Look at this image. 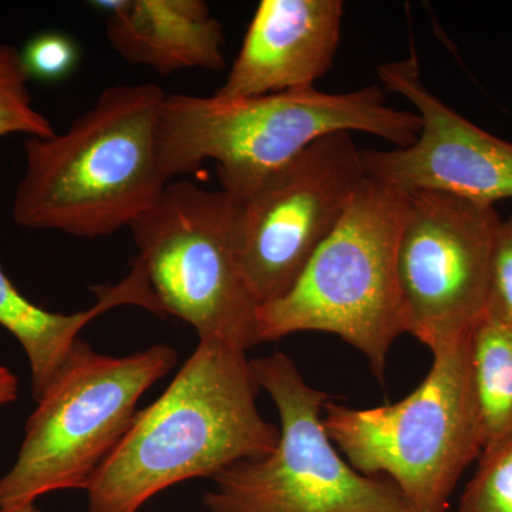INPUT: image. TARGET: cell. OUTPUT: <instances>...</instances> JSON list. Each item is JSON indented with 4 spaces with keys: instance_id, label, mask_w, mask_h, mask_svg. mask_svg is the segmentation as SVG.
<instances>
[{
    "instance_id": "6da1fadb",
    "label": "cell",
    "mask_w": 512,
    "mask_h": 512,
    "mask_svg": "<svg viewBox=\"0 0 512 512\" xmlns=\"http://www.w3.org/2000/svg\"><path fill=\"white\" fill-rule=\"evenodd\" d=\"M247 352L200 340L170 386L137 410L119 446L87 485V512H138L191 478H214L275 450L279 429L256 407Z\"/></svg>"
},
{
    "instance_id": "7a4b0ae2",
    "label": "cell",
    "mask_w": 512,
    "mask_h": 512,
    "mask_svg": "<svg viewBox=\"0 0 512 512\" xmlns=\"http://www.w3.org/2000/svg\"><path fill=\"white\" fill-rule=\"evenodd\" d=\"M165 96L154 83L117 84L69 130L29 137L13 221L79 238L130 228L170 184L158 157Z\"/></svg>"
},
{
    "instance_id": "3957f363",
    "label": "cell",
    "mask_w": 512,
    "mask_h": 512,
    "mask_svg": "<svg viewBox=\"0 0 512 512\" xmlns=\"http://www.w3.org/2000/svg\"><path fill=\"white\" fill-rule=\"evenodd\" d=\"M367 133L412 146L420 119L387 106L376 84L349 93L316 87L225 99L167 94L158 120V157L168 180L215 161L221 190L245 197L320 137Z\"/></svg>"
},
{
    "instance_id": "277c9868",
    "label": "cell",
    "mask_w": 512,
    "mask_h": 512,
    "mask_svg": "<svg viewBox=\"0 0 512 512\" xmlns=\"http://www.w3.org/2000/svg\"><path fill=\"white\" fill-rule=\"evenodd\" d=\"M407 197L366 177L291 291L259 308V342L332 333L366 356L383 382L390 349L403 335L396 251Z\"/></svg>"
},
{
    "instance_id": "5b68a950",
    "label": "cell",
    "mask_w": 512,
    "mask_h": 512,
    "mask_svg": "<svg viewBox=\"0 0 512 512\" xmlns=\"http://www.w3.org/2000/svg\"><path fill=\"white\" fill-rule=\"evenodd\" d=\"M323 426L350 466L386 476L419 512H448L464 471L483 453L470 372V339L433 353L409 396L373 409L329 400Z\"/></svg>"
},
{
    "instance_id": "8992f818",
    "label": "cell",
    "mask_w": 512,
    "mask_h": 512,
    "mask_svg": "<svg viewBox=\"0 0 512 512\" xmlns=\"http://www.w3.org/2000/svg\"><path fill=\"white\" fill-rule=\"evenodd\" d=\"M175 363L170 346L113 357L77 340L29 417L15 464L0 478V508L86 490L127 433L143 394Z\"/></svg>"
},
{
    "instance_id": "52a82bcc",
    "label": "cell",
    "mask_w": 512,
    "mask_h": 512,
    "mask_svg": "<svg viewBox=\"0 0 512 512\" xmlns=\"http://www.w3.org/2000/svg\"><path fill=\"white\" fill-rule=\"evenodd\" d=\"M278 409L279 440L268 456L239 461L212 480L211 512H419L389 480L359 473L323 426L328 393L309 386L284 353L251 360Z\"/></svg>"
},
{
    "instance_id": "ba28073f",
    "label": "cell",
    "mask_w": 512,
    "mask_h": 512,
    "mask_svg": "<svg viewBox=\"0 0 512 512\" xmlns=\"http://www.w3.org/2000/svg\"><path fill=\"white\" fill-rule=\"evenodd\" d=\"M138 261L164 316L200 340L247 352L259 345L258 311L238 247V205L225 191L178 181L130 227Z\"/></svg>"
},
{
    "instance_id": "9c48e42d",
    "label": "cell",
    "mask_w": 512,
    "mask_h": 512,
    "mask_svg": "<svg viewBox=\"0 0 512 512\" xmlns=\"http://www.w3.org/2000/svg\"><path fill=\"white\" fill-rule=\"evenodd\" d=\"M407 194L396 251L400 322L433 355L470 339L485 318L501 217L495 205L457 195Z\"/></svg>"
},
{
    "instance_id": "30bf717a",
    "label": "cell",
    "mask_w": 512,
    "mask_h": 512,
    "mask_svg": "<svg viewBox=\"0 0 512 512\" xmlns=\"http://www.w3.org/2000/svg\"><path fill=\"white\" fill-rule=\"evenodd\" d=\"M352 133L320 137L238 205L242 271L259 308L291 291L365 180Z\"/></svg>"
},
{
    "instance_id": "8fae6325",
    "label": "cell",
    "mask_w": 512,
    "mask_h": 512,
    "mask_svg": "<svg viewBox=\"0 0 512 512\" xmlns=\"http://www.w3.org/2000/svg\"><path fill=\"white\" fill-rule=\"evenodd\" d=\"M380 82L416 109L420 133L409 147L362 150L367 178L404 192L436 191L484 204L512 200V143L488 133L434 96L416 53L377 66Z\"/></svg>"
},
{
    "instance_id": "7c38bea8",
    "label": "cell",
    "mask_w": 512,
    "mask_h": 512,
    "mask_svg": "<svg viewBox=\"0 0 512 512\" xmlns=\"http://www.w3.org/2000/svg\"><path fill=\"white\" fill-rule=\"evenodd\" d=\"M340 0H262L217 96H265L315 87L342 36Z\"/></svg>"
},
{
    "instance_id": "4fadbf2b",
    "label": "cell",
    "mask_w": 512,
    "mask_h": 512,
    "mask_svg": "<svg viewBox=\"0 0 512 512\" xmlns=\"http://www.w3.org/2000/svg\"><path fill=\"white\" fill-rule=\"evenodd\" d=\"M107 37L127 63L161 76L188 69L221 70L224 28L202 0H100Z\"/></svg>"
},
{
    "instance_id": "5bb4252c",
    "label": "cell",
    "mask_w": 512,
    "mask_h": 512,
    "mask_svg": "<svg viewBox=\"0 0 512 512\" xmlns=\"http://www.w3.org/2000/svg\"><path fill=\"white\" fill-rule=\"evenodd\" d=\"M94 292L96 305L87 311L70 315L49 312L26 298L0 265V326L18 340L28 356L36 402L42 399L80 339V332L92 320L123 305L138 306L163 318L160 303L137 258L131 261L130 272L119 284L97 286Z\"/></svg>"
},
{
    "instance_id": "9a60e30c",
    "label": "cell",
    "mask_w": 512,
    "mask_h": 512,
    "mask_svg": "<svg viewBox=\"0 0 512 512\" xmlns=\"http://www.w3.org/2000/svg\"><path fill=\"white\" fill-rule=\"evenodd\" d=\"M470 372L483 454L512 437V326L484 319L470 338Z\"/></svg>"
},
{
    "instance_id": "2e32d148",
    "label": "cell",
    "mask_w": 512,
    "mask_h": 512,
    "mask_svg": "<svg viewBox=\"0 0 512 512\" xmlns=\"http://www.w3.org/2000/svg\"><path fill=\"white\" fill-rule=\"evenodd\" d=\"M29 82L20 52L0 40V137L9 134L37 138L55 136L52 123L33 106Z\"/></svg>"
},
{
    "instance_id": "e0dca14e",
    "label": "cell",
    "mask_w": 512,
    "mask_h": 512,
    "mask_svg": "<svg viewBox=\"0 0 512 512\" xmlns=\"http://www.w3.org/2000/svg\"><path fill=\"white\" fill-rule=\"evenodd\" d=\"M478 461L457 512H512V437Z\"/></svg>"
},
{
    "instance_id": "ac0fdd59",
    "label": "cell",
    "mask_w": 512,
    "mask_h": 512,
    "mask_svg": "<svg viewBox=\"0 0 512 512\" xmlns=\"http://www.w3.org/2000/svg\"><path fill=\"white\" fill-rule=\"evenodd\" d=\"M79 47L72 37L60 32H43L32 37L22 52L23 67L30 80L59 82L76 69Z\"/></svg>"
},
{
    "instance_id": "d6986e66",
    "label": "cell",
    "mask_w": 512,
    "mask_h": 512,
    "mask_svg": "<svg viewBox=\"0 0 512 512\" xmlns=\"http://www.w3.org/2000/svg\"><path fill=\"white\" fill-rule=\"evenodd\" d=\"M484 319L512 326V214L501 220L495 234Z\"/></svg>"
},
{
    "instance_id": "ffe728a7",
    "label": "cell",
    "mask_w": 512,
    "mask_h": 512,
    "mask_svg": "<svg viewBox=\"0 0 512 512\" xmlns=\"http://www.w3.org/2000/svg\"><path fill=\"white\" fill-rule=\"evenodd\" d=\"M18 377L8 367L0 366V407L13 403L18 399Z\"/></svg>"
},
{
    "instance_id": "44dd1931",
    "label": "cell",
    "mask_w": 512,
    "mask_h": 512,
    "mask_svg": "<svg viewBox=\"0 0 512 512\" xmlns=\"http://www.w3.org/2000/svg\"><path fill=\"white\" fill-rule=\"evenodd\" d=\"M0 512H42L35 503L16 505V507L0 508Z\"/></svg>"
}]
</instances>
